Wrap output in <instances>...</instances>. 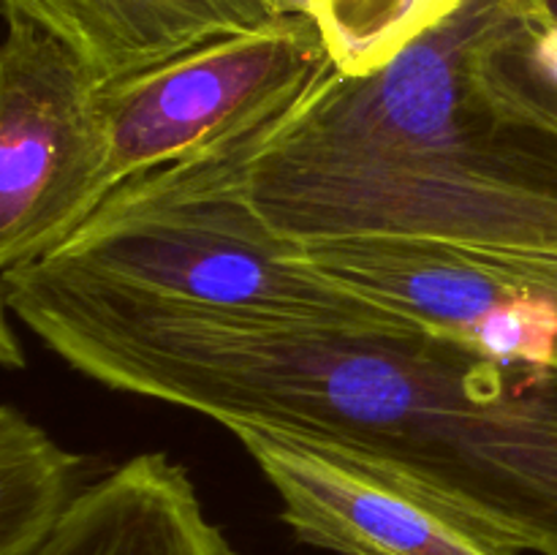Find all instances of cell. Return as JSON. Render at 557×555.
Masks as SVG:
<instances>
[{"mask_svg": "<svg viewBox=\"0 0 557 555\" xmlns=\"http://www.w3.org/2000/svg\"><path fill=\"white\" fill-rule=\"evenodd\" d=\"M49 351L114 392L357 455L460 506L531 555H557V406L424 332L234 319L0 275Z\"/></svg>", "mask_w": 557, "mask_h": 555, "instance_id": "6da1fadb", "label": "cell"}, {"mask_svg": "<svg viewBox=\"0 0 557 555\" xmlns=\"http://www.w3.org/2000/svg\"><path fill=\"white\" fill-rule=\"evenodd\" d=\"M297 245L392 239L557 272V79L509 0H462L368 76L332 71L245 158Z\"/></svg>", "mask_w": 557, "mask_h": 555, "instance_id": "7a4b0ae2", "label": "cell"}, {"mask_svg": "<svg viewBox=\"0 0 557 555\" xmlns=\"http://www.w3.org/2000/svg\"><path fill=\"white\" fill-rule=\"evenodd\" d=\"M259 134L125 180L52 254L22 270L234 319L422 332L315 272L302 245L267 226L245 185Z\"/></svg>", "mask_w": 557, "mask_h": 555, "instance_id": "3957f363", "label": "cell"}, {"mask_svg": "<svg viewBox=\"0 0 557 555\" xmlns=\"http://www.w3.org/2000/svg\"><path fill=\"white\" fill-rule=\"evenodd\" d=\"M332 71L315 22L294 11L103 85L109 194L136 174L272 128Z\"/></svg>", "mask_w": 557, "mask_h": 555, "instance_id": "277c9868", "label": "cell"}, {"mask_svg": "<svg viewBox=\"0 0 557 555\" xmlns=\"http://www.w3.org/2000/svg\"><path fill=\"white\" fill-rule=\"evenodd\" d=\"M0 275L36 264L109 196L101 85L60 38L3 9Z\"/></svg>", "mask_w": 557, "mask_h": 555, "instance_id": "5b68a950", "label": "cell"}, {"mask_svg": "<svg viewBox=\"0 0 557 555\" xmlns=\"http://www.w3.org/2000/svg\"><path fill=\"white\" fill-rule=\"evenodd\" d=\"M302 259L424 335L517 379L557 373V272L392 239L302 245Z\"/></svg>", "mask_w": 557, "mask_h": 555, "instance_id": "8992f818", "label": "cell"}, {"mask_svg": "<svg viewBox=\"0 0 557 555\" xmlns=\"http://www.w3.org/2000/svg\"><path fill=\"white\" fill-rule=\"evenodd\" d=\"M281 501V520L330 555H525L460 506L357 455L234 428Z\"/></svg>", "mask_w": 557, "mask_h": 555, "instance_id": "52a82bcc", "label": "cell"}, {"mask_svg": "<svg viewBox=\"0 0 557 555\" xmlns=\"http://www.w3.org/2000/svg\"><path fill=\"white\" fill-rule=\"evenodd\" d=\"M65 44L98 85L294 14V0H3Z\"/></svg>", "mask_w": 557, "mask_h": 555, "instance_id": "ba28073f", "label": "cell"}, {"mask_svg": "<svg viewBox=\"0 0 557 555\" xmlns=\"http://www.w3.org/2000/svg\"><path fill=\"white\" fill-rule=\"evenodd\" d=\"M36 555H239L210 520L194 479L141 452L92 479Z\"/></svg>", "mask_w": 557, "mask_h": 555, "instance_id": "9c48e42d", "label": "cell"}, {"mask_svg": "<svg viewBox=\"0 0 557 555\" xmlns=\"http://www.w3.org/2000/svg\"><path fill=\"white\" fill-rule=\"evenodd\" d=\"M87 460L25 411L0 408V555H36L87 488Z\"/></svg>", "mask_w": 557, "mask_h": 555, "instance_id": "30bf717a", "label": "cell"}, {"mask_svg": "<svg viewBox=\"0 0 557 555\" xmlns=\"http://www.w3.org/2000/svg\"><path fill=\"white\" fill-rule=\"evenodd\" d=\"M462 0H294L343 76H368L444 22Z\"/></svg>", "mask_w": 557, "mask_h": 555, "instance_id": "8fae6325", "label": "cell"}, {"mask_svg": "<svg viewBox=\"0 0 557 555\" xmlns=\"http://www.w3.org/2000/svg\"><path fill=\"white\" fill-rule=\"evenodd\" d=\"M525 22L557 25V0H509Z\"/></svg>", "mask_w": 557, "mask_h": 555, "instance_id": "7c38bea8", "label": "cell"}, {"mask_svg": "<svg viewBox=\"0 0 557 555\" xmlns=\"http://www.w3.org/2000/svg\"><path fill=\"white\" fill-rule=\"evenodd\" d=\"M0 362H3L5 368H22V362H25V354H22V348L16 346V337H14V330H11L9 319L3 321V346H0Z\"/></svg>", "mask_w": 557, "mask_h": 555, "instance_id": "4fadbf2b", "label": "cell"}]
</instances>
